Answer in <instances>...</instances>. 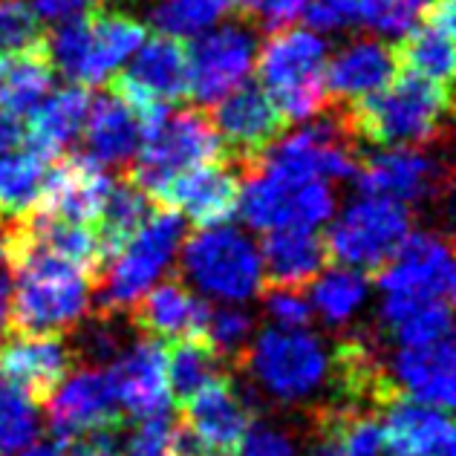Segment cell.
<instances>
[{
  "label": "cell",
  "mask_w": 456,
  "mask_h": 456,
  "mask_svg": "<svg viewBox=\"0 0 456 456\" xmlns=\"http://www.w3.org/2000/svg\"><path fill=\"white\" fill-rule=\"evenodd\" d=\"M358 142L384 148L434 145L448 134L451 90L402 69L379 93L341 104Z\"/></svg>",
  "instance_id": "6da1fadb"
},
{
  "label": "cell",
  "mask_w": 456,
  "mask_h": 456,
  "mask_svg": "<svg viewBox=\"0 0 456 456\" xmlns=\"http://www.w3.org/2000/svg\"><path fill=\"white\" fill-rule=\"evenodd\" d=\"M15 292L9 321L18 335H61L76 330L90 309L93 281L73 263L29 246H6Z\"/></svg>",
  "instance_id": "7a4b0ae2"
},
{
  "label": "cell",
  "mask_w": 456,
  "mask_h": 456,
  "mask_svg": "<svg viewBox=\"0 0 456 456\" xmlns=\"http://www.w3.org/2000/svg\"><path fill=\"white\" fill-rule=\"evenodd\" d=\"M323 69L327 41L309 29H272L269 41L260 46V87L269 93L286 122H306L330 107Z\"/></svg>",
  "instance_id": "3957f363"
},
{
  "label": "cell",
  "mask_w": 456,
  "mask_h": 456,
  "mask_svg": "<svg viewBox=\"0 0 456 456\" xmlns=\"http://www.w3.org/2000/svg\"><path fill=\"white\" fill-rule=\"evenodd\" d=\"M240 370L274 402L301 404L332 387L335 355L306 330L272 327L248 346Z\"/></svg>",
  "instance_id": "277c9868"
},
{
  "label": "cell",
  "mask_w": 456,
  "mask_h": 456,
  "mask_svg": "<svg viewBox=\"0 0 456 456\" xmlns=\"http://www.w3.org/2000/svg\"><path fill=\"white\" fill-rule=\"evenodd\" d=\"M453 251L448 237L430 232H411L399 251L379 269L381 330L387 332L402 318L428 304L453 301Z\"/></svg>",
  "instance_id": "5b68a950"
},
{
  "label": "cell",
  "mask_w": 456,
  "mask_h": 456,
  "mask_svg": "<svg viewBox=\"0 0 456 456\" xmlns=\"http://www.w3.org/2000/svg\"><path fill=\"white\" fill-rule=\"evenodd\" d=\"M183 234L185 223L176 211L153 208L151 217L136 228L134 237L104 266L107 272L95 289L99 315H118V312L134 306L174 263Z\"/></svg>",
  "instance_id": "8992f818"
},
{
  "label": "cell",
  "mask_w": 456,
  "mask_h": 456,
  "mask_svg": "<svg viewBox=\"0 0 456 456\" xmlns=\"http://www.w3.org/2000/svg\"><path fill=\"white\" fill-rule=\"evenodd\" d=\"M183 274L202 295L243 304L263 289V266L255 240L237 228H206L183 248Z\"/></svg>",
  "instance_id": "52a82bcc"
},
{
  "label": "cell",
  "mask_w": 456,
  "mask_h": 456,
  "mask_svg": "<svg viewBox=\"0 0 456 456\" xmlns=\"http://www.w3.org/2000/svg\"><path fill=\"white\" fill-rule=\"evenodd\" d=\"M413 228L407 206L362 194L344 208L323 237L330 260L358 272H379Z\"/></svg>",
  "instance_id": "ba28073f"
},
{
  "label": "cell",
  "mask_w": 456,
  "mask_h": 456,
  "mask_svg": "<svg viewBox=\"0 0 456 456\" xmlns=\"http://www.w3.org/2000/svg\"><path fill=\"white\" fill-rule=\"evenodd\" d=\"M223 142L214 130L211 118L202 110H179L167 113L159 127L142 139L136 153V171L127 174L134 183L153 200L162 185L191 167L223 159Z\"/></svg>",
  "instance_id": "9c48e42d"
},
{
  "label": "cell",
  "mask_w": 456,
  "mask_h": 456,
  "mask_svg": "<svg viewBox=\"0 0 456 456\" xmlns=\"http://www.w3.org/2000/svg\"><path fill=\"white\" fill-rule=\"evenodd\" d=\"M208 118L223 142L225 159L234 162L240 174L255 165L289 125L269 99V93L255 81L237 84L232 93L214 102V113Z\"/></svg>",
  "instance_id": "30bf717a"
},
{
  "label": "cell",
  "mask_w": 456,
  "mask_h": 456,
  "mask_svg": "<svg viewBox=\"0 0 456 456\" xmlns=\"http://www.w3.org/2000/svg\"><path fill=\"white\" fill-rule=\"evenodd\" d=\"M257 32L251 20H234L217 29H206L188 46L191 95L202 104L220 102L237 84H243L255 67Z\"/></svg>",
  "instance_id": "8fae6325"
},
{
  "label": "cell",
  "mask_w": 456,
  "mask_h": 456,
  "mask_svg": "<svg viewBox=\"0 0 456 456\" xmlns=\"http://www.w3.org/2000/svg\"><path fill=\"white\" fill-rule=\"evenodd\" d=\"M355 179L362 194L416 206L448 194L451 167L416 148H387L358 159Z\"/></svg>",
  "instance_id": "7c38bea8"
},
{
  "label": "cell",
  "mask_w": 456,
  "mask_h": 456,
  "mask_svg": "<svg viewBox=\"0 0 456 456\" xmlns=\"http://www.w3.org/2000/svg\"><path fill=\"white\" fill-rule=\"evenodd\" d=\"M240 183H243L240 167L228 159H217L174 176L156 191L153 202L159 208L185 214L197 228H214L237 214Z\"/></svg>",
  "instance_id": "4fadbf2b"
},
{
  "label": "cell",
  "mask_w": 456,
  "mask_h": 456,
  "mask_svg": "<svg viewBox=\"0 0 456 456\" xmlns=\"http://www.w3.org/2000/svg\"><path fill=\"white\" fill-rule=\"evenodd\" d=\"M113 179L107 176L104 165H99L87 153H69L44 171L38 200L32 211L46 214L55 220H69L81 225H95L110 194Z\"/></svg>",
  "instance_id": "5bb4252c"
},
{
  "label": "cell",
  "mask_w": 456,
  "mask_h": 456,
  "mask_svg": "<svg viewBox=\"0 0 456 456\" xmlns=\"http://www.w3.org/2000/svg\"><path fill=\"white\" fill-rule=\"evenodd\" d=\"M183 422L214 456H234L240 439L255 422V395L220 376L183 404Z\"/></svg>",
  "instance_id": "9a60e30c"
},
{
  "label": "cell",
  "mask_w": 456,
  "mask_h": 456,
  "mask_svg": "<svg viewBox=\"0 0 456 456\" xmlns=\"http://www.w3.org/2000/svg\"><path fill=\"white\" fill-rule=\"evenodd\" d=\"M76 364L73 350L58 335H12L0 344V381L35 404L46 402Z\"/></svg>",
  "instance_id": "2e32d148"
},
{
  "label": "cell",
  "mask_w": 456,
  "mask_h": 456,
  "mask_svg": "<svg viewBox=\"0 0 456 456\" xmlns=\"http://www.w3.org/2000/svg\"><path fill=\"white\" fill-rule=\"evenodd\" d=\"M46 402H50V428L55 439H64L76 430L122 422L116 381L110 370L104 367L78 370L58 384Z\"/></svg>",
  "instance_id": "e0dca14e"
},
{
  "label": "cell",
  "mask_w": 456,
  "mask_h": 456,
  "mask_svg": "<svg viewBox=\"0 0 456 456\" xmlns=\"http://www.w3.org/2000/svg\"><path fill=\"white\" fill-rule=\"evenodd\" d=\"M118 393V404L127 416L153 419L167 416L171 411V387H167L165 370V344L159 338H142L134 346L122 350L110 370Z\"/></svg>",
  "instance_id": "ac0fdd59"
},
{
  "label": "cell",
  "mask_w": 456,
  "mask_h": 456,
  "mask_svg": "<svg viewBox=\"0 0 456 456\" xmlns=\"http://www.w3.org/2000/svg\"><path fill=\"white\" fill-rule=\"evenodd\" d=\"M393 390L399 395H411L413 402H422L439 411H451L456 395V362H453V341L442 338L434 344L402 346L393 355L390 370L384 367Z\"/></svg>",
  "instance_id": "d6986e66"
},
{
  "label": "cell",
  "mask_w": 456,
  "mask_h": 456,
  "mask_svg": "<svg viewBox=\"0 0 456 456\" xmlns=\"http://www.w3.org/2000/svg\"><path fill=\"white\" fill-rule=\"evenodd\" d=\"M399 61L390 44L376 38H358L327 61L323 84L332 104H353L358 99L379 93L395 78Z\"/></svg>",
  "instance_id": "ffe728a7"
},
{
  "label": "cell",
  "mask_w": 456,
  "mask_h": 456,
  "mask_svg": "<svg viewBox=\"0 0 456 456\" xmlns=\"http://www.w3.org/2000/svg\"><path fill=\"white\" fill-rule=\"evenodd\" d=\"M208 309L211 306L206 301H200L183 278H167L156 289L151 286L130 306V315H134L136 330L145 332L148 338L183 341V338H202Z\"/></svg>",
  "instance_id": "44dd1931"
},
{
  "label": "cell",
  "mask_w": 456,
  "mask_h": 456,
  "mask_svg": "<svg viewBox=\"0 0 456 456\" xmlns=\"http://www.w3.org/2000/svg\"><path fill=\"white\" fill-rule=\"evenodd\" d=\"M399 69L451 90L453 81V0H430L422 20L393 46Z\"/></svg>",
  "instance_id": "7402d4cb"
},
{
  "label": "cell",
  "mask_w": 456,
  "mask_h": 456,
  "mask_svg": "<svg viewBox=\"0 0 456 456\" xmlns=\"http://www.w3.org/2000/svg\"><path fill=\"white\" fill-rule=\"evenodd\" d=\"M113 81L167 107L183 102L191 95L188 46L183 44V38L156 35L153 41L136 50V58L130 61V67Z\"/></svg>",
  "instance_id": "603a6c76"
},
{
  "label": "cell",
  "mask_w": 456,
  "mask_h": 456,
  "mask_svg": "<svg viewBox=\"0 0 456 456\" xmlns=\"http://www.w3.org/2000/svg\"><path fill=\"white\" fill-rule=\"evenodd\" d=\"M145 41V23L122 9H90L78 84H102Z\"/></svg>",
  "instance_id": "cb8c5ba5"
},
{
  "label": "cell",
  "mask_w": 456,
  "mask_h": 456,
  "mask_svg": "<svg viewBox=\"0 0 456 456\" xmlns=\"http://www.w3.org/2000/svg\"><path fill=\"white\" fill-rule=\"evenodd\" d=\"M381 419L384 436L399 456L453 453V425L448 411L399 395L381 407Z\"/></svg>",
  "instance_id": "d4e9b609"
},
{
  "label": "cell",
  "mask_w": 456,
  "mask_h": 456,
  "mask_svg": "<svg viewBox=\"0 0 456 456\" xmlns=\"http://www.w3.org/2000/svg\"><path fill=\"white\" fill-rule=\"evenodd\" d=\"M257 251L266 286H283V289H304L330 263L323 237L309 228L266 232Z\"/></svg>",
  "instance_id": "484cf974"
},
{
  "label": "cell",
  "mask_w": 456,
  "mask_h": 456,
  "mask_svg": "<svg viewBox=\"0 0 456 456\" xmlns=\"http://www.w3.org/2000/svg\"><path fill=\"white\" fill-rule=\"evenodd\" d=\"M84 139L90 151L87 156L99 165L125 167L142 148V125L116 93H104L90 102L87 118H84Z\"/></svg>",
  "instance_id": "4316f807"
},
{
  "label": "cell",
  "mask_w": 456,
  "mask_h": 456,
  "mask_svg": "<svg viewBox=\"0 0 456 456\" xmlns=\"http://www.w3.org/2000/svg\"><path fill=\"white\" fill-rule=\"evenodd\" d=\"M90 110V93L81 84H69V87L53 93L29 113L27 125V148L41 156L44 162L55 159L76 134L84 127V118Z\"/></svg>",
  "instance_id": "83f0119b"
},
{
  "label": "cell",
  "mask_w": 456,
  "mask_h": 456,
  "mask_svg": "<svg viewBox=\"0 0 456 456\" xmlns=\"http://www.w3.org/2000/svg\"><path fill=\"white\" fill-rule=\"evenodd\" d=\"M53 58L46 44L32 50L0 55V110L27 116L38 107L53 87Z\"/></svg>",
  "instance_id": "f1b7e54d"
},
{
  "label": "cell",
  "mask_w": 456,
  "mask_h": 456,
  "mask_svg": "<svg viewBox=\"0 0 456 456\" xmlns=\"http://www.w3.org/2000/svg\"><path fill=\"white\" fill-rule=\"evenodd\" d=\"M151 211H153V200L127 174L110 185V194H107L104 208L93 228L95 237H99L104 266L116 257V251L134 237L136 228L151 217Z\"/></svg>",
  "instance_id": "f546056e"
},
{
  "label": "cell",
  "mask_w": 456,
  "mask_h": 456,
  "mask_svg": "<svg viewBox=\"0 0 456 456\" xmlns=\"http://www.w3.org/2000/svg\"><path fill=\"white\" fill-rule=\"evenodd\" d=\"M165 370H167V387L171 399L183 407L191 395L200 393L208 381L220 379L225 367L211 346L202 338H183L174 341L171 353H165Z\"/></svg>",
  "instance_id": "4dcf8cb0"
},
{
  "label": "cell",
  "mask_w": 456,
  "mask_h": 456,
  "mask_svg": "<svg viewBox=\"0 0 456 456\" xmlns=\"http://www.w3.org/2000/svg\"><path fill=\"white\" fill-rule=\"evenodd\" d=\"M370 295L367 274L350 269V266H335L330 272H321L312 286V306L318 309V315L330 327H344L350 323L353 315L364 306Z\"/></svg>",
  "instance_id": "1f68e13d"
},
{
  "label": "cell",
  "mask_w": 456,
  "mask_h": 456,
  "mask_svg": "<svg viewBox=\"0 0 456 456\" xmlns=\"http://www.w3.org/2000/svg\"><path fill=\"white\" fill-rule=\"evenodd\" d=\"M44 171L46 162L41 156H35L29 148L0 153V211L9 220L32 211L41 191Z\"/></svg>",
  "instance_id": "d6a6232c"
},
{
  "label": "cell",
  "mask_w": 456,
  "mask_h": 456,
  "mask_svg": "<svg viewBox=\"0 0 456 456\" xmlns=\"http://www.w3.org/2000/svg\"><path fill=\"white\" fill-rule=\"evenodd\" d=\"M251 332H255V315L251 312L240 306H220V309H208L202 341L211 346L214 355L223 362V367L240 370L248 350Z\"/></svg>",
  "instance_id": "836d02e7"
},
{
  "label": "cell",
  "mask_w": 456,
  "mask_h": 456,
  "mask_svg": "<svg viewBox=\"0 0 456 456\" xmlns=\"http://www.w3.org/2000/svg\"><path fill=\"white\" fill-rule=\"evenodd\" d=\"M228 12V0H159L151 12V23L159 35L191 38L211 29Z\"/></svg>",
  "instance_id": "e575fe53"
},
{
  "label": "cell",
  "mask_w": 456,
  "mask_h": 456,
  "mask_svg": "<svg viewBox=\"0 0 456 456\" xmlns=\"http://www.w3.org/2000/svg\"><path fill=\"white\" fill-rule=\"evenodd\" d=\"M41 430L38 404L20 390L0 381V456H12L32 445Z\"/></svg>",
  "instance_id": "d590c367"
},
{
  "label": "cell",
  "mask_w": 456,
  "mask_h": 456,
  "mask_svg": "<svg viewBox=\"0 0 456 456\" xmlns=\"http://www.w3.org/2000/svg\"><path fill=\"white\" fill-rule=\"evenodd\" d=\"M430 0H353L355 23L390 38H402L411 32L428 12Z\"/></svg>",
  "instance_id": "8d00e7d4"
},
{
  "label": "cell",
  "mask_w": 456,
  "mask_h": 456,
  "mask_svg": "<svg viewBox=\"0 0 456 456\" xmlns=\"http://www.w3.org/2000/svg\"><path fill=\"white\" fill-rule=\"evenodd\" d=\"M46 44L41 18L27 0H0V55Z\"/></svg>",
  "instance_id": "74e56055"
},
{
  "label": "cell",
  "mask_w": 456,
  "mask_h": 456,
  "mask_svg": "<svg viewBox=\"0 0 456 456\" xmlns=\"http://www.w3.org/2000/svg\"><path fill=\"white\" fill-rule=\"evenodd\" d=\"M451 332H453V315H451L448 301L419 306L416 312H411V315L402 318L395 327L387 330V335L399 346L434 344L442 338H451Z\"/></svg>",
  "instance_id": "f35d334b"
},
{
  "label": "cell",
  "mask_w": 456,
  "mask_h": 456,
  "mask_svg": "<svg viewBox=\"0 0 456 456\" xmlns=\"http://www.w3.org/2000/svg\"><path fill=\"white\" fill-rule=\"evenodd\" d=\"M341 456H399L387 436H384L381 422L367 411H355V407H341Z\"/></svg>",
  "instance_id": "ab89813d"
},
{
  "label": "cell",
  "mask_w": 456,
  "mask_h": 456,
  "mask_svg": "<svg viewBox=\"0 0 456 456\" xmlns=\"http://www.w3.org/2000/svg\"><path fill=\"white\" fill-rule=\"evenodd\" d=\"M113 318L116 315H99L95 321L84 323L78 330L76 346H69L76 362L87 358L93 367H102L122 355V332H118V327H113Z\"/></svg>",
  "instance_id": "60d3db41"
},
{
  "label": "cell",
  "mask_w": 456,
  "mask_h": 456,
  "mask_svg": "<svg viewBox=\"0 0 456 456\" xmlns=\"http://www.w3.org/2000/svg\"><path fill=\"white\" fill-rule=\"evenodd\" d=\"M266 306V315L281 330H306L312 321V304L301 289H283V286H266L257 292Z\"/></svg>",
  "instance_id": "b9f144b4"
},
{
  "label": "cell",
  "mask_w": 456,
  "mask_h": 456,
  "mask_svg": "<svg viewBox=\"0 0 456 456\" xmlns=\"http://www.w3.org/2000/svg\"><path fill=\"white\" fill-rule=\"evenodd\" d=\"M122 422L76 430L64 439H58L61 456H122Z\"/></svg>",
  "instance_id": "7bdbcfd3"
},
{
  "label": "cell",
  "mask_w": 456,
  "mask_h": 456,
  "mask_svg": "<svg viewBox=\"0 0 456 456\" xmlns=\"http://www.w3.org/2000/svg\"><path fill=\"white\" fill-rule=\"evenodd\" d=\"M174 422L167 416L139 419L134 430L122 434V456H167Z\"/></svg>",
  "instance_id": "ee69618b"
},
{
  "label": "cell",
  "mask_w": 456,
  "mask_h": 456,
  "mask_svg": "<svg viewBox=\"0 0 456 456\" xmlns=\"http://www.w3.org/2000/svg\"><path fill=\"white\" fill-rule=\"evenodd\" d=\"M234 456H295V442L278 425L251 422Z\"/></svg>",
  "instance_id": "f6af8a7d"
},
{
  "label": "cell",
  "mask_w": 456,
  "mask_h": 456,
  "mask_svg": "<svg viewBox=\"0 0 456 456\" xmlns=\"http://www.w3.org/2000/svg\"><path fill=\"white\" fill-rule=\"evenodd\" d=\"M301 15L315 32H338L355 23L353 0H309Z\"/></svg>",
  "instance_id": "bcb514c9"
},
{
  "label": "cell",
  "mask_w": 456,
  "mask_h": 456,
  "mask_svg": "<svg viewBox=\"0 0 456 456\" xmlns=\"http://www.w3.org/2000/svg\"><path fill=\"white\" fill-rule=\"evenodd\" d=\"M341 407H321L315 413V439H312L306 456H341Z\"/></svg>",
  "instance_id": "7dc6e473"
},
{
  "label": "cell",
  "mask_w": 456,
  "mask_h": 456,
  "mask_svg": "<svg viewBox=\"0 0 456 456\" xmlns=\"http://www.w3.org/2000/svg\"><path fill=\"white\" fill-rule=\"evenodd\" d=\"M306 4L309 0H257L255 20H260L266 29H283L301 15Z\"/></svg>",
  "instance_id": "c3c4849f"
},
{
  "label": "cell",
  "mask_w": 456,
  "mask_h": 456,
  "mask_svg": "<svg viewBox=\"0 0 456 456\" xmlns=\"http://www.w3.org/2000/svg\"><path fill=\"white\" fill-rule=\"evenodd\" d=\"M93 4H104V0H32V9L38 12L41 18L61 20V18L76 15V12H84Z\"/></svg>",
  "instance_id": "681fc988"
},
{
  "label": "cell",
  "mask_w": 456,
  "mask_h": 456,
  "mask_svg": "<svg viewBox=\"0 0 456 456\" xmlns=\"http://www.w3.org/2000/svg\"><path fill=\"white\" fill-rule=\"evenodd\" d=\"M27 148V127H23L20 116H12L0 110V153Z\"/></svg>",
  "instance_id": "f907efd6"
},
{
  "label": "cell",
  "mask_w": 456,
  "mask_h": 456,
  "mask_svg": "<svg viewBox=\"0 0 456 456\" xmlns=\"http://www.w3.org/2000/svg\"><path fill=\"white\" fill-rule=\"evenodd\" d=\"M6 323H9V278L0 274V338L6 332Z\"/></svg>",
  "instance_id": "816d5d0a"
},
{
  "label": "cell",
  "mask_w": 456,
  "mask_h": 456,
  "mask_svg": "<svg viewBox=\"0 0 456 456\" xmlns=\"http://www.w3.org/2000/svg\"><path fill=\"white\" fill-rule=\"evenodd\" d=\"M228 9H232L240 20H255V15H257V0H228Z\"/></svg>",
  "instance_id": "f5cc1de1"
},
{
  "label": "cell",
  "mask_w": 456,
  "mask_h": 456,
  "mask_svg": "<svg viewBox=\"0 0 456 456\" xmlns=\"http://www.w3.org/2000/svg\"><path fill=\"white\" fill-rule=\"evenodd\" d=\"M18 456H61L55 445H27L23 451H18Z\"/></svg>",
  "instance_id": "db71d44e"
},
{
  "label": "cell",
  "mask_w": 456,
  "mask_h": 456,
  "mask_svg": "<svg viewBox=\"0 0 456 456\" xmlns=\"http://www.w3.org/2000/svg\"><path fill=\"white\" fill-rule=\"evenodd\" d=\"M0 274H9V257H6V243H4V232H0Z\"/></svg>",
  "instance_id": "11a10c76"
}]
</instances>
